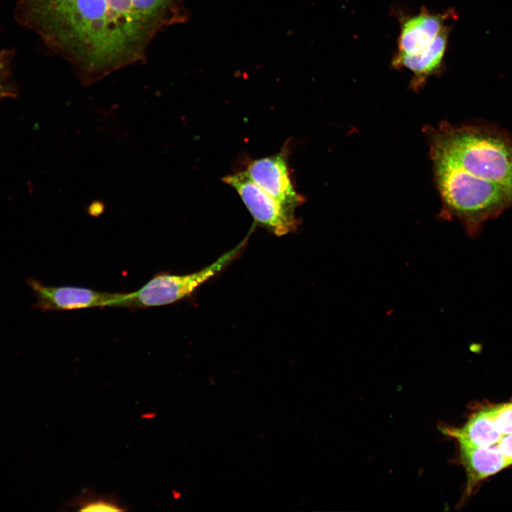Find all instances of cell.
<instances>
[{"label": "cell", "mask_w": 512, "mask_h": 512, "mask_svg": "<svg viewBox=\"0 0 512 512\" xmlns=\"http://www.w3.org/2000/svg\"><path fill=\"white\" fill-rule=\"evenodd\" d=\"M178 0H18L17 17L89 85L142 60Z\"/></svg>", "instance_id": "obj_1"}, {"label": "cell", "mask_w": 512, "mask_h": 512, "mask_svg": "<svg viewBox=\"0 0 512 512\" xmlns=\"http://www.w3.org/2000/svg\"><path fill=\"white\" fill-rule=\"evenodd\" d=\"M439 217L456 218L470 237L512 209V136L484 123L426 127Z\"/></svg>", "instance_id": "obj_2"}, {"label": "cell", "mask_w": 512, "mask_h": 512, "mask_svg": "<svg viewBox=\"0 0 512 512\" xmlns=\"http://www.w3.org/2000/svg\"><path fill=\"white\" fill-rule=\"evenodd\" d=\"M247 238L201 270L186 274H156L139 289L127 293L120 307L138 309L167 305L190 296L199 286L234 260L246 245Z\"/></svg>", "instance_id": "obj_3"}, {"label": "cell", "mask_w": 512, "mask_h": 512, "mask_svg": "<svg viewBox=\"0 0 512 512\" xmlns=\"http://www.w3.org/2000/svg\"><path fill=\"white\" fill-rule=\"evenodd\" d=\"M222 180L237 191L255 221L273 234L284 235L297 228L295 211L280 205L245 171L228 175Z\"/></svg>", "instance_id": "obj_4"}, {"label": "cell", "mask_w": 512, "mask_h": 512, "mask_svg": "<svg viewBox=\"0 0 512 512\" xmlns=\"http://www.w3.org/2000/svg\"><path fill=\"white\" fill-rule=\"evenodd\" d=\"M26 284L36 298L33 307L42 311L119 307L126 295L82 287L47 286L32 277L26 279Z\"/></svg>", "instance_id": "obj_5"}, {"label": "cell", "mask_w": 512, "mask_h": 512, "mask_svg": "<svg viewBox=\"0 0 512 512\" xmlns=\"http://www.w3.org/2000/svg\"><path fill=\"white\" fill-rule=\"evenodd\" d=\"M288 151L250 161L246 169L249 177L284 208L295 211L304 198L294 188L288 166Z\"/></svg>", "instance_id": "obj_6"}, {"label": "cell", "mask_w": 512, "mask_h": 512, "mask_svg": "<svg viewBox=\"0 0 512 512\" xmlns=\"http://www.w3.org/2000/svg\"><path fill=\"white\" fill-rule=\"evenodd\" d=\"M450 17H455L454 11L434 14L423 10L415 16H401L397 53L415 55L423 50L433 42Z\"/></svg>", "instance_id": "obj_7"}, {"label": "cell", "mask_w": 512, "mask_h": 512, "mask_svg": "<svg viewBox=\"0 0 512 512\" xmlns=\"http://www.w3.org/2000/svg\"><path fill=\"white\" fill-rule=\"evenodd\" d=\"M450 30L449 26H444L433 42L419 53H397L394 56L392 65L395 68H405L412 73L410 87L414 90L417 91L430 76L442 68Z\"/></svg>", "instance_id": "obj_8"}, {"label": "cell", "mask_w": 512, "mask_h": 512, "mask_svg": "<svg viewBox=\"0 0 512 512\" xmlns=\"http://www.w3.org/2000/svg\"><path fill=\"white\" fill-rule=\"evenodd\" d=\"M458 444L459 459L466 473L467 496L481 481L512 464L501 453L498 444L489 447Z\"/></svg>", "instance_id": "obj_9"}, {"label": "cell", "mask_w": 512, "mask_h": 512, "mask_svg": "<svg viewBox=\"0 0 512 512\" xmlns=\"http://www.w3.org/2000/svg\"><path fill=\"white\" fill-rule=\"evenodd\" d=\"M442 432L458 444L479 447L496 445L503 437L494 423L492 407L477 411L460 428L443 427Z\"/></svg>", "instance_id": "obj_10"}, {"label": "cell", "mask_w": 512, "mask_h": 512, "mask_svg": "<svg viewBox=\"0 0 512 512\" xmlns=\"http://www.w3.org/2000/svg\"><path fill=\"white\" fill-rule=\"evenodd\" d=\"M492 411L498 430L503 435L512 433V402L492 407Z\"/></svg>", "instance_id": "obj_11"}, {"label": "cell", "mask_w": 512, "mask_h": 512, "mask_svg": "<svg viewBox=\"0 0 512 512\" xmlns=\"http://www.w3.org/2000/svg\"><path fill=\"white\" fill-rule=\"evenodd\" d=\"M81 511H119L122 509L114 501L104 498H83L79 504Z\"/></svg>", "instance_id": "obj_12"}, {"label": "cell", "mask_w": 512, "mask_h": 512, "mask_svg": "<svg viewBox=\"0 0 512 512\" xmlns=\"http://www.w3.org/2000/svg\"><path fill=\"white\" fill-rule=\"evenodd\" d=\"M498 447L501 453L512 464V433L503 435L498 443Z\"/></svg>", "instance_id": "obj_13"}, {"label": "cell", "mask_w": 512, "mask_h": 512, "mask_svg": "<svg viewBox=\"0 0 512 512\" xmlns=\"http://www.w3.org/2000/svg\"><path fill=\"white\" fill-rule=\"evenodd\" d=\"M105 206L100 201H93L87 208V212L90 215L97 216L104 210Z\"/></svg>", "instance_id": "obj_14"}]
</instances>
